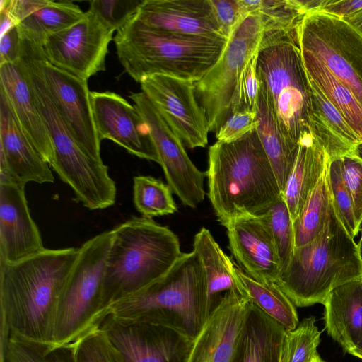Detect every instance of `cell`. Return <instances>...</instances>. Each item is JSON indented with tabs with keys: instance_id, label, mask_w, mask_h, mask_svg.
<instances>
[{
	"instance_id": "1",
	"label": "cell",
	"mask_w": 362,
	"mask_h": 362,
	"mask_svg": "<svg viewBox=\"0 0 362 362\" xmlns=\"http://www.w3.org/2000/svg\"><path fill=\"white\" fill-rule=\"evenodd\" d=\"M79 247L47 249L0 262L1 355L10 333L51 343L58 303Z\"/></svg>"
},
{
	"instance_id": "2",
	"label": "cell",
	"mask_w": 362,
	"mask_h": 362,
	"mask_svg": "<svg viewBox=\"0 0 362 362\" xmlns=\"http://www.w3.org/2000/svg\"><path fill=\"white\" fill-rule=\"evenodd\" d=\"M208 197L219 223L261 214L281 193L256 129L208 153Z\"/></svg>"
},
{
	"instance_id": "3",
	"label": "cell",
	"mask_w": 362,
	"mask_h": 362,
	"mask_svg": "<svg viewBox=\"0 0 362 362\" xmlns=\"http://www.w3.org/2000/svg\"><path fill=\"white\" fill-rule=\"evenodd\" d=\"M103 284L107 310L164 276L182 257L178 237L152 218L132 216L112 229Z\"/></svg>"
},
{
	"instance_id": "4",
	"label": "cell",
	"mask_w": 362,
	"mask_h": 362,
	"mask_svg": "<svg viewBox=\"0 0 362 362\" xmlns=\"http://www.w3.org/2000/svg\"><path fill=\"white\" fill-rule=\"evenodd\" d=\"M113 40L121 64L139 83L157 74L197 81L216 64L228 41L154 30L134 16Z\"/></svg>"
},
{
	"instance_id": "5",
	"label": "cell",
	"mask_w": 362,
	"mask_h": 362,
	"mask_svg": "<svg viewBox=\"0 0 362 362\" xmlns=\"http://www.w3.org/2000/svg\"><path fill=\"white\" fill-rule=\"evenodd\" d=\"M211 312L204 274L192 251L158 281L112 304L107 315L166 326L194 340Z\"/></svg>"
},
{
	"instance_id": "6",
	"label": "cell",
	"mask_w": 362,
	"mask_h": 362,
	"mask_svg": "<svg viewBox=\"0 0 362 362\" xmlns=\"http://www.w3.org/2000/svg\"><path fill=\"white\" fill-rule=\"evenodd\" d=\"M361 277L358 243L349 235L333 208L319 235L294 248L276 283L296 306L306 307L323 304L332 290Z\"/></svg>"
},
{
	"instance_id": "7",
	"label": "cell",
	"mask_w": 362,
	"mask_h": 362,
	"mask_svg": "<svg viewBox=\"0 0 362 362\" xmlns=\"http://www.w3.org/2000/svg\"><path fill=\"white\" fill-rule=\"evenodd\" d=\"M112 230L85 242L62 290L53 325L52 344H71L106 317L103 284Z\"/></svg>"
},
{
	"instance_id": "8",
	"label": "cell",
	"mask_w": 362,
	"mask_h": 362,
	"mask_svg": "<svg viewBox=\"0 0 362 362\" xmlns=\"http://www.w3.org/2000/svg\"><path fill=\"white\" fill-rule=\"evenodd\" d=\"M257 74L281 132L298 143L311 132V98L296 30L259 45Z\"/></svg>"
},
{
	"instance_id": "9",
	"label": "cell",
	"mask_w": 362,
	"mask_h": 362,
	"mask_svg": "<svg viewBox=\"0 0 362 362\" xmlns=\"http://www.w3.org/2000/svg\"><path fill=\"white\" fill-rule=\"evenodd\" d=\"M262 34L261 17L249 15L231 34L216 64L194 82L195 95L205 111L209 132L216 134L229 116L237 82L258 52Z\"/></svg>"
},
{
	"instance_id": "10",
	"label": "cell",
	"mask_w": 362,
	"mask_h": 362,
	"mask_svg": "<svg viewBox=\"0 0 362 362\" xmlns=\"http://www.w3.org/2000/svg\"><path fill=\"white\" fill-rule=\"evenodd\" d=\"M300 50L318 59L362 105V34L344 20L306 13L296 29Z\"/></svg>"
},
{
	"instance_id": "11",
	"label": "cell",
	"mask_w": 362,
	"mask_h": 362,
	"mask_svg": "<svg viewBox=\"0 0 362 362\" xmlns=\"http://www.w3.org/2000/svg\"><path fill=\"white\" fill-rule=\"evenodd\" d=\"M129 98L148 128L167 184L184 205L195 209L204 199L206 171L192 163L182 141L143 91L131 93Z\"/></svg>"
},
{
	"instance_id": "12",
	"label": "cell",
	"mask_w": 362,
	"mask_h": 362,
	"mask_svg": "<svg viewBox=\"0 0 362 362\" xmlns=\"http://www.w3.org/2000/svg\"><path fill=\"white\" fill-rule=\"evenodd\" d=\"M114 32L88 11L76 24L48 37L42 49L52 65L87 81L105 70Z\"/></svg>"
},
{
	"instance_id": "13",
	"label": "cell",
	"mask_w": 362,
	"mask_h": 362,
	"mask_svg": "<svg viewBox=\"0 0 362 362\" xmlns=\"http://www.w3.org/2000/svg\"><path fill=\"white\" fill-rule=\"evenodd\" d=\"M100 327L123 362H187L194 341L166 326L110 315Z\"/></svg>"
},
{
	"instance_id": "14",
	"label": "cell",
	"mask_w": 362,
	"mask_h": 362,
	"mask_svg": "<svg viewBox=\"0 0 362 362\" xmlns=\"http://www.w3.org/2000/svg\"><path fill=\"white\" fill-rule=\"evenodd\" d=\"M141 88L184 146L204 148L209 123L195 95L194 81L168 75L144 78Z\"/></svg>"
},
{
	"instance_id": "15",
	"label": "cell",
	"mask_w": 362,
	"mask_h": 362,
	"mask_svg": "<svg viewBox=\"0 0 362 362\" xmlns=\"http://www.w3.org/2000/svg\"><path fill=\"white\" fill-rule=\"evenodd\" d=\"M40 64L45 84L72 136L88 154L102 160L101 141L95 128L87 81L52 65L44 51Z\"/></svg>"
},
{
	"instance_id": "16",
	"label": "cell",
	"mask_w": 362,
	"mask_h": 362,
	"mask_svg": "<svg viewBox=\"0 0 362 362\" xmlns=\"http://www.w3.org/2000/svg\"><path fill=\"white\" fill-rule=\"evenodd\" d=\"M90 100L100 141L110 139L140 158L158 163L148 128L134 105L110 91L90 92Z\"/></svg>"
},
{
	"instance_id": "17",
	"label": "cell",
	"mask_w": 362,
	"mask_h": 362,
	"mask_svg": "<svg viewBox=\"0 0 362 362\" xmlns=\"http://www.w3.org/2000/svg\"><path fill=\"white\" fill-rule=\"evenodd\" d=\"M250 303L240 290L225 293L194 339L187 362H230Z\"/></svg>"
},
{
	"instance_id": "18",
	"label": "cell",
	"mask_w": 362,
	"mask_h": 362,
	"mask_svg": "<svg viewBox=\"0 0 362 362\" xmlns=\"http://www.w3.org/2000/svg\"><path fill=\"white\" fill-rule=\"evenodd\" d=\"M27 137L7 100L0 94V182L25 186L53 182L49 168Z\"/></svg>"
},
{
	"instance_id": "19",
	"label": "cell",
	"mask_w": 362,
	"mask_h": 362,
	"mask_svg": "<svg viewBox=\"0 0 362 362\" xmlns=\"http://www.w3.org/2000/svg\"><path fill=\"white\" fill-rule=\"evenodd\" d=\"M25 186L0 182V262L13 263L42 251L40 230L33 220Z\"/></svg>"
},
{
	"instance_id": "20",
	"label": "cell",
	"mask_w": 362,
	"mask_h": 362,
	"mask_svg": "<svg viewBox=\"0 0 362 362\" xmlns=\"http://www.w3.org/2000/svg\"><path fill=\"white\" fill-rule=\"evenodd\" d=\"M227 229L228 248L240 268L255 279L276 282L281 264L273 239L259 216L232 220Z\"/></svg>"
},
{
	"instance_id": "21",
	"label": "cell",
	"mask_w": 362,
	"mask_h": 362,
	"mask_svg": "<svg viewBox=\"0 0 362 362\" xmlns=\"http://www.w3.org/2000/svg\"><path fill=\"white\" fill-rule=\"evenodd\" d=\"M134 17L160 31L226 40L210 0H143Z\"/></svg>"
},
{
	"instance_id": "22",
	"label": "cell",
	"mask_w": 362,
	"mask_h": 362,
	"mask_svg": "<svg viewBox=\"0 0 362 362\" xmlns=\"http://www.w3.org/2000/svg\"><path fill=\"white\" fill-rule=\"evenodd\" d=\"M1 93L7 100L21 129L50 165L53 144L45 122L34 102L20 61L0 65Z\"/></svg>"
},
{
	"instance_id": "23",
	"label": "cell",
	"mask_w": 362,
	"mask_h": 362,
	"mask_svg": "<svg viewBox=\"0 0 362 362\" xmlns=\"http://www.w3.org/2000/svg\"><path fill=\"white\" fill-rule=\"evenodd\" d=\"M323 305L327 334L349 353L362 337V277L332 290Z\"/></svg>"
},
{
	"instance_id": "24",
	"label": "cell",
	"mask_w": 362,
	"mask_h": 362,
	"mask_svg": "<svg viewBox=\"0 0 362 362\" xmlns=\"http://www.w3.org/2000/svg\"><path fill=\"white\" fill-rule=\"evenodd\" d=\"M286 330L250 303L230 362H280Z\"/></svg>"
},
{
	"instance_id": "25",
	"label": "cell",
	"mask_w": 362,
	"mask_h": 362,
	"mask_svg": "<svg viewBox=\"0 0 362 362\" xmlns=\"http://www.w3.org/2000/svg\"><path fill=\"white\" fill-rule=\"evenodd\" d=\"M329 161L327 153L312 132L300 138L297 156L282 194L292 222L298 218Z\"/></svg>"
},
{
	"instance_id": "26",
	"label": "cell",
	"mask_w": 362,
	"mask_h": 362,
	"mask_svg": "<svg viewBox=\"0 0 362 362\" xmlns=\"http://www.w3.org/2000/svg\"><path fill=\"white\" fill-rule=\"evenodd\" d=\"M311 98V132L330 160L361 144L343 116L308 76Z\"/></svg>"
},
{
	"instance_id": "27",
	"label": "cell",
	"mask_w": 362,
	"mask_h": 362,
	"mask_svg": "<svg viewBox=\"0 0 362 362\" xmlns=\"http://www.w3.org/2000/svg\"><path fill=\"white\" fill-rule=\"evenodd\" d=\"M256 114V131L283 194L297 156L298 143L289 140L281 132L271 108L266 90L261 82Z\"/></svg>"
},
{
	"instance_id": "28",
	"label": "cell",
	"mask_w": 362,
	"mask_h": 362,
	"mask_svg": "<svg viewBox=\"0 0 362 362\" xmlns=\"http://www.w3.org/2000/svg\"><path fill=\"white\" fill-rule=\"evenodd\" d=\"M192 251L198 257L204 274L209 305L212 311L222 296L221 293L240 290L233 272L234 262L204 227L195 234Z\"/></svg>"
},
{
	"instance_id": "29",
	"label": "cell",
	"mask_w": 362,
	"mask_h": 362,
	"mask_svg": "<svg viewBox=\"0 0 362 362\" xmlns=\"http://www.w3.org/2000/svg\"><path fill=\"white\" fill-rule=\"evenodd\" d=\"M233 272L240 290L264 313L278 322L286 331L298 325L296 305L276 282L253 279L235 262Z\"/></svg>"
},
{
	"instance_id": "30",
	"label": "cell",
	"mask_w": 362,
	"mask_h": 362,
	"mask_svg": "<svg viewBox=\"0 0 362 362\" xmlns=\"http://www.w3.org/2000/svg\"><path fill=\"white\" fill-rule=\"evenodd\" d=\"M307 76L343 116L362 144V105L353 93L310 53L300 50Z\"/></svg>"
},
{
	"instance_id": "31",
	"label": "cell",
	"mask_w": 362,
	"mask_h": 362,
	"mask_svg": "<svg viewBox=\"0 0 362 362\" xmlns=\"http://www.w3.org/2000/svg\"><path fill=\"white\" fill-rule=\"evenodd\" d=\"M85 13L72 1L51 0L16 25L21 39L42 47L48 37L76 24Z\"/></svg>"
},
{
	"instance_id": "32",
	"label": "cell",
	"mask_w": 362,
	"mask_h": 362,
	"mask_svg": "<svg viewBox=\"0 0 362 362\" xmlns=\"http://www.w3.org/2000/svg\"><path fill=\"white\" fill-rule=\"evenodd\" d=\"M245 16L257 14L261 17L263 34L260 44H265L294 33L304 13L295 0H239Z\"/></svg>"
},
{
	"instance_id": "33",
	"label": "cell",
	"mask_w": 362,
	"mask_h": 362,
	"mask_svg": "<svg viewBox=\"0 0 362 362\" xmlns=\"http://www.w3.org/2000/svg\"><path fill=\"white\" fill-rule=\"evenodd\" d=\"M329 165V163L309 194L298 218L293 222L295 248L315 240L323 230L330 217L333 205Z\"/></svg>"
},
{
	"instance_id": "34",
	"label": "cell",
	"mask_w": 362,
	"mask_h": 362,
	"mask_svg": "<svg viewBox=\"0 0 362 362\" xmlns=\"http://www.w3.org/2000/svg\"><path fill=\"white\" fill-rule=\"evenodd\" d=\"M3 362H77L73 343L54 344L10 333Z\"/></svg>"
},
{
	"instance_id": "35",
	"label": "cell",
	"mask_w": 362,
	"mask_h": 362,
	"mask_svg": "<svg viewBox=\"0 0 362 362\" xmlns=\"http://www.w3.org/2000/svg\"><path fill=\"white\" fill-rule=\"evenodd\" d=\"M173 192L162 180L149 175L133 178V200L142 216L153 217L173 214L177 211Z\"/></svg>"
},
{
	"instance_id": "36",
	"label": "cell",
	"mask_w": 362,
	"mask_h": 362,
	"mask_svg": "<svg viewBox=\"0 0 362 362\" xmlns=\"http://www.w3.org/2000/svg\"><path fill=\"white\" fill-rule=\"evenodd\" d=\"M257 216L273 239L282 271L288 263L295 248L293 222L283 195Z\"/></svg>"
},
{
	"instance_id": "37",
	"label": "cell",
	"mask_w": 362,
	"mask_h": 362,
	"mask_svg": "<svg viewBox=\"0 0 362 362\" xmlns=\"http://www.w3.org/2000/svg\"><path fill=\"white\" fill-rule=\"evenodd\" d=\"M313 316L303 319L297 327L286 331L281 346L280 362H311L317 354L320 332Z\"/></svg>"
},
{
	"instance_id": "38",
	"label": "cell",
	"mask_w": 362,
	"mask_h": 362,
	"mask_svg": "<svg viewBox=\"0 0 362 362\" xmlns=\"http://www.w3.org/2000/svg\"><path fill=\"white\" fill-rule=\"evenodd\" d=\"M329 181L334 212L349 235L355 238L361 228L357 224L352 197L343 178L340 156L330 160Z\"/></svg>"
},
{
	"instance_id": "39",
	"label": "cell",
	"mask_w": 362,
	"mask_h": 362,
	"mask_svg": "<svg viewBox=\"0 0 362 362\" xmlns=\"http://www.w3.org/2000/svg\"><path fill=\"white\" fill-rule=\"evenodd\" d=\"M77 362H123L105 332L99 327L73 342Z\"/></svg>"
},
{
	"instance_id": "40",
	"label": "cell",
	"mask_w": 362,
	"mask_h": 362,
	"mask_svg": "<svg viewBox=\"0 0 362 362\" xmlns=\"http://www.w3.org/2000/svg\"><path fill=\"white\" fill-rule=\"evenodd\" d=\"M257 53L246 64L237 82L230 103V115L240 111H256L260 88Z\"/></svg>"
},
{
	"instance_id": "41",
	"label": "cell",
	"mask_w": 362,
	"mask_h": 362,
	"mask_svg": "<svg viewBox=\"0 0 362 362\" xmlns=\"http://www.w3.org/2000/svg\"><path fill=\"white\" fill-rule=\"evenodd\" d=\"M143 0H93L88 11L107 27L117 31L134 16Z\"/></svg>"
},
{
	"instance_id": "42",
	"label": "cell",
	"mask_w": 362,
	"mask_h": 362,
	"mask_svg": "<svg viewBox=\"0 0 362 362\" xmlns=\"http://www.w3.org/2000/svg\"><path fill=\"white\" fill-rule=\"evenodd\" d=\"M344 182L352 197L358 227H362V144L340 156Z\"/></svg>"
},
{
	"instance_id": "43",
	"label": "cell",
	"mask_w": 362,
	"mask_h": 362,
	"mask_svg": "<svg viewBox=\"0 0 362 362\" xmlns=\"http://www.w3.org/2000/svg\"><path fill=\"white\" fill-rule=\"evenodd\" d=\"M257 125L256 111H240L230 114L216 133L218 141L230 143L238 140Z\"/></svg>"
},
{
	"instance_id": "44",
	"label": "cell",
	"mask_w": 362,
	"mask_h": 362,
	"mask_svg": "<svg viewBox=\"0 0 362 362\" xmlns=\"http://www.w3.org/2000/svg\"><path fill=\"white\" fill-rule=\"evenodd\" d=\"M221 33L227 40L236 28L247 18L239 0H210Z\"/></svg>"
},
{
	"instance_id": "45",
	"label": "cell",
	"mask_w": 362,
	"mask_h": 362,
	"mask_svg": "<svg viewBox=\"0 0 362 362\" xmlns=\"http://www.w3.org/2000/svg\"><path fill=\"white\" fill-rule=\"evenodd\" d=\"M50 0H1L0 11L6 13L16 25L47 5Z\"/></svg>"
},
{
	"instance_id": "46",
	"label": "cell",
	"mask_w": 362,
	"mask_h": 362,
	"mask_svg": "<svg viewBox=\"0 0 362 362\" xmlns=\"http://www.w3.org/2000/svg\"><path fill=\"white\" fill-rule=\"evenodd\" d=\"M21 52V37L15 25L1 35L0 65L14 64L20 59Z\"/></svg>"
},
{
	"instance_id": "47",
	"label": "cell",
	"mask_w": 362,
	"mask_h": 362,
	"mask_svg": "<svg viewBox=\"0 0 362 362\" xmlns=\"http://www.w3.org/2000/svg\"><path fill=\"white\" fill-rule=\"evenodd\" d=\"M362 8V0H323L317 12L345 19Z\"/></svg>"
},
{
	"instance_id": "48",
	"label": "cell",
	"mask_w": 362,
	"mask_h": 362,
	"mask_svg": "<svg viewBox=\"0 0 362 362\" xmlns=\"http://www.w3.org/2000/svg\"><path fill=\"white\" fill-rule=\"evenodd\" d=\"M344 20L362 34V8Z\"/></svg>"
},
{
	"instance_id": "49",
	"label": "cell",
	"mask_w": 362,
	"mask_h": 362,
	"mask_svg": "<svg viewBox=\"0 0 362 362\" xmlns=\"http://www.w3.org/2000/svg\"><path fill=\"white\" fill-rule=\"evenodd\" d=\"M0 34L3 35L5 32H6L10 28L15 25V23L11 20V18L4 12L0 11Z\"/></svg>"
},
{
	"instance_id": "50",
	"label": "cell",
	"mask_w": 362,
	"mask_h": 362,
	"mask_svg": "<svg viewBox=\"0 0 362 362\" xmlns=\"http://www.w3.org/2000/svg\"><path fill=\"white\" fill-rule=\"evenodd\" d=\"M349 353L362 359V337Z\"/></svg>"
},
{
	"instance_id": "51",
	"label": "cell",
	"mask_w": 362,
	"mask_h": 362,
	"mask_svg": "<svg viewBox=\"0 0 362 362\" xmlns=\"http://www.w3.org/2000/svg\"><path fill=\"white\" fill-rule=\"evenodd\" d=\"M311 362H325L317 354L312 359Z\"/></svg>"
},
{
	"instance_id": "52",
	"label": "cell",
	"mask_w": 362,
	"mask_h": 362,
	"mask_svg": "<svg viewBox=\"0 0 362 362\" xmlns=\"http://www.w3.org/2000/svg\"><path fill=\"white\" fill-rule=\"evenodd\" d=\"M359 249H360V254L362 259V243H358Z\"/></svg>"
},
{
	"instance_id": "53",
	"label": "cell",
	"mask_w": 362,
	"mask_h": 362,
	"mask_svg": "<svg viewBox=\"0 0 362 362\" xmlns=\"http://www.w3.org/2000/svg\"><path fill=\"white\" fill-rule=\"evenodd\" d=\"M361 238H360L359 243H362V228H361Z\"/></svg>"
}]
</instances>
